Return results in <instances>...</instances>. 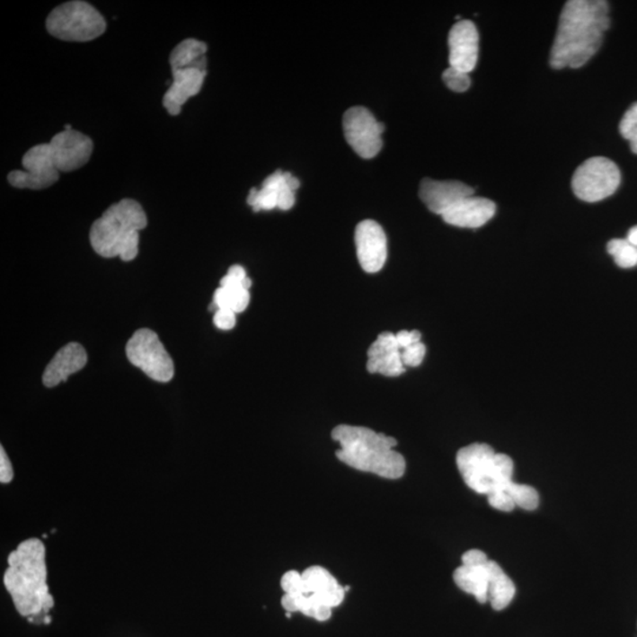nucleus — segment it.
<instances>
[{
  "mask_svg": "<svg viewBox=\"0 0 637 637\" xmlns=\"http://www.w3.org/2000/svg\"><path fill=\"white\" fill-rule=\"evenodd\" d=\"M609 26V4L605 0L565 3L550 54V66L555 70L583 66L597 55Z\"/></svg>",
  "mask_w": 637,
  "mask_h": 637,
  "instance_id": "1",
  "label": "nucleus"
},
{
  "mask_svg": "<svg viewBox=\"0 0 637 637\" xmlns=\"http://www.w3.org/2000/svg\"><path fill=\"white\" fill-rule=\"evenodd\" d=\"M93 143L76 130H63L49 143L32 146L22 156V171L11 172L7 181L21 190H45L59 180L60 173L77 171L88 164Z\"/></svg>",
  "mask_w": 637,
  "mask_h": 637,
  "instance_id": "2",
  "label": "nucleus"
},
{
  "mask_svg": "<svg viewBox=\"0 0 637 637\" xmlns=\"http://www.w3.org/2000/svg\"><path fill=\"white\" fill-rule=\"evenodd\" d=\"M9 568L4 574V584L22 616L35 621L54 608V597L47 584L45 546L39 538L22 542L7 559Z\"/></svg>",
  "mask_w": 637,
  "mask_h": 637,
  "instance_id": "3",
  "label": "nucleus"
},
{
  "mask_svg": "<svg viewBox=\"0 0 637 637\" xmlns=\"http://www.w3.org/2000/svg\"><path fill=\"white\" fill-rule=\"evenodd\" d=\"M332 438L341 444L335 456L346 465L387 480L404 476L405 458L394 450L397 440L392 437L363 426L339 425Z\"/></svg>",
  "mask_w": 637,
  "mask_h": 637,
  "instance_id": "4",
  "label": "nucleus"
},
{
  "mask_svg": "<svg viewBox=\"0 0 637 637\" xmlns=\"http://www.w3.org/2000/svg\"><path fill=\"white\" fill-rule=\"evenodd\" d=\"M148 226L142 206L124 199L109 207L90 228V243L102 258L133 261L138 255L139 232Z\"/></svg>",
  "mask_w": 637,
  "mask_h": 637,
  "instance_id": "5",
  "label": "nucleus"
},
{
  "mask_svg": "<svg viewBox=\"0 0 637 637\" xmlns=\"http://www.w3.org/2000/svg\"><path fill=\"white\" fill-rule=\"evenodd\" d=\"M456 461L465 484L482 495L504 490L512 482L514 462L507 455L497 454L488 444L474 443L461 448Z\"/></svg>",
  "mask_w": 637,
  "mask_h": 637,
  "instance_id": "6",
  "label": "nucleus"
},
{
  "mask_svg": "<svg viewBox=\"0 0 637 637\" xmlns=\"http://www.w3.org/2000/svg\"><path fill=\"white\" fill-rule=\"evenodd\" d=\"M47 30L58 40L90 41L103 35L107 22L92 4L73 0L51 11L47 18Z\"/></svg>",
  "mask_w": 637,
  "mask_h": 637,
  "instance_id": "7",
  "label": "nucleus"
},
{
  "mask_svg": "<svg viewBox=\"0 0 637 637\" xmlns=\"http://www.w3.org/2000/svg\"><path fill=\"white\" fill-rule=\"evenodd\" d=\"M126 352L128 360L134 367L141 368L155 382H171L175 375V365L171 354L152 330L136 331L127 342Z\"/></svg>",
  "mask_w": 637,
  "mask_h": 637,
  "instance_id": "8",
  "label": "nucleus"
},
{
  "mask_svg": "<svg viewBox=\"0 0 637 637\" xmlns=\"http://www.w3.org/2000/svg\"><path fill=\"white\" fill-rule=\"evenodd\" d=\"M621 183V172L612 160L593 157L579 165L572 176L574 194L584 202L602 201L615 194Z\"/></svg>",
  "mask_w": 637,
  "mask_h": 637,
  "instance_id": "9",
  "label": "nucleus"
},
{
  "mask_svg": "<svg viewBox=\"0 0 637 637\" xmlns=\"http://www.w3.org/2000/svg\"><path fill=\"white\" fill-rule=\"evenodd\" d=\"M346 141L363 158H373L383 146L382 135L385 126L364 107H353L345 112L342 120Z\"/></svg>",
  "mask_w": 637,
  "mask_h": 637,
  "instance_id": "10",
  "label": "nucleus"
},
{
  "mask_svg": "<svg viewBox=\"0 0 637 637\" xmlns=\"http://www.w3.org/2000/svg\"><path fill=\"white\" fill-rule=\"evenodd\" d=\"M354 239L361 269L367 273L382 270L387 259V239L382 226L372 220L361 221Z\"/></svg>",
  "mask_w": 637,
  "mask_h": 637,
  "instance_id": "11",
  "label": "nucleus"
},
{
  "mask_svg": "<svg viewBox=\"0 0 637 637\" xmlns=\"http://www.w3.org/2000/svg\"><path fill=\"white\" fill-rule=\"evenodd\" d=\"M448 49L450 66L470 74L477 66L480 52V35L476 25L470 21L456 22L448 33Z\"/></svg>",
  "mask_w": 637,
  "mask_h": 637,
  "instance_id": "12",
  "label": "nucleus"
},
{
  "mask_svg": "<svg viewBox=\"0 0 637 637\" xmlns=\"http://www.w3.org/2000/svg\"><path fill=\"white\" fill-rule=\"evenodd\" d=\"M474 190L459 181H421L420 196L429 212L444 215L462 199L473 196Z\"/></svg>",
  "mask_w": 637,
  "mask_h": 637,
  "instance_id": "13",
  "label": "nucleus"
},
{
  "mask_svg": "<svg viewBox=\"0 0 637 637\" xmlns=\"http://www.w3.org/2000/svg\"><path fill=\"white\" fill-rule=\"evenodd\" d=\"M367 371L386 376H398L405 372L395 334L384 332L367 350Z\"/></svg>",
  "mask_w": 637,
  "mask_h": 637,
  "instance_id": "14",
  "label": "nucleus"
},
{
  "mask_svg": "<svg viewBox=\"0 0 637 637\" xmlns=\"http://www.w3.org/2000/svg\"><path fill=\"white\" fill-rule=\"evenodd\" d=\"M172 73L173 82L168 92L164 93V107L167 109L169 115L177 116L181 114L188 100L201 92L207 71L188 67Z\"/></svg>",
  "mask_w": 637,
  "mask_h": 637,
  "instance_id": "15",
  "label": "nucleus"
},
{
  "mask_svg": "<svg viewBox=\"0 0 637 637\" xmlns=\"http://www.w3.org/2000/svg\"><path fill=\"white\" fill-rule=\"evenodd\" d=\"M496 213L495 202L484 198H469L462 199L450 210L442 215L447 225L459 228H480L488 224Z\"/></svg>",
  "mask_w": 637,
  "mask_h": 637,
  "instance_id": "16",
  "label": "nucleus"
},
{
  "mask_svg": "<svg viewBox=\"0 0 637 637\" xmlns=\"http://www.w3.org/2000/svg\"><path fill=\"white\" fill-rule=\"evenodd\" d=\"M88 363V354L77 342H71L60 349L52 358L43 375V384L47 387H55L66 382L74 373L81 371Z\"/></svg>",
  "mask_w": 637,
  "mask_h": 637,
  "instance_id": "17",
  "label": "nucleus"
},
{
  "mask_svg": "<svg viewBox=\"0 0 637 637\" xmlns=\"http://www.w3.org/2000/svg\"><path fill=\"white\" fill-rule=\"evenodd\" d=\"M304 594L312 595L333 609L344 601L346 591L325 568L313 565L303 572Z\"/></svg>",
  "mask_w": 637,
  "mask_h": 637,
  "instance_id": "18",
  "label": "nucleus"
},
{
  "mask_svg": "<svg viewBox=\"0 0 637 637\" xmlns=\"http://www.w3.org/2000/svg\"><path fill=\"white\" fill-rule=\"evenodd\" d=\"M489 572L488 601L495 610H504L515 597L516 587L512 579L505 574L502 567L495 561L486 564Z\"/></svg>",
  "mask_w": 637,
  "mask_h": 637,
  "instance_id": "19",
  "label": "nucleus"
},
{
  "mask_svg": "<svg viewBox=\"0 0 637 637\" xmlns=\"http://www.w3.org/2000/svg\"><path fill=\"white\" fill-rule=\"evenodd\" d=\"M207 44L205 41L188 39L181 41L173 49L169 63L172 71L196 67L207 71Z\"/></svg>",
  "mask_w": 637,
  "mask_h": 637,
  "instance_id": "20",
  "label": "nucleus"
},
{
  "mask_svg": "<svg viewBox=\"0 0 637 637\" xmlns=\"http://www.w3.org/2000/svg\"><path fill=\"white\" fill-rule=\"evenodd\" d=\"M486 564L481 567L462 564L454 572V580L457 587L465 593L473 595L480 603L488 602L489 572Z\"/></svg>",
  "mask_w": 637,
  "mask_h": 637,
  "instance_id": "21",
  "label": "nucleus"
},
{
  "mask_svg": "<svg viewBox=\"0 0 637 637\" xmlns=\"http://www.w3.org/2000/svg\"><path fill=\"white\" fill-rule=\"evenodd\" d=\"M251 301L250 289L244 286H231V288H218L215 290L213 303L217 309H231L234 313L243 312Z\"/></svg>",
  "mask_w": 637,
  "mask_h": 637,
  "instance_id": "22",
  "label": "nucleus"
},
{
  "mask_svg": "<svg viewBox=\"0 0 637 637\" xmlns=\"http://www.w3.org/2000/svg\"><path fill=\"white\" fill-rule=\"evenodd\" d=\"M606 251L613 256L620 269H634L637 266V248L633 246L627 239L609 241Z\"/></svg>",
  "mask_w": 637,
  "mask_h": 637,
  "instance_id": "23",
  "label": "nucleus"
},
{
  "mask_svg": "<svg viewBox=\"0 0 637 637\" xmlns=\"http://www.w3.org/2000/svg\"><path fill=\"white\" fill-rule=\"evenodd\" d=\"M504 490L514 500L516 507L522 508L524 510L533 511L540 505V495L533 486L516 484L511 482Z\"/></svg>",
  "mask_w": 637,
  "mask_h": 637,
  "instance_id": "24",
  "label": "nucleus"
},
{
  "mask_svg": "<svg viewBox=\"0 0 637 637\" xmlns=\"http://www.w3.org/2000/svg\"><path fill=\"white\" fill-rule=\"evenodd\" d=\"M263 183L270 184L275 188L278 193V208L281 210H289L296 203V191L289 187L288 180H286L285 172L277 171L273 174L267 177Z\"/></svg>",
  "mask_w": 637,
  "mask_h": 637,
  "instance_id": "25",
  "label": "nucleus"
},
{
  "mask_svg": "<svg viewBox=\"0 0 637 637\" xmlns=\"http://www.w3.org/2000/svg\"><path fill=\"white\" fill-rule=\"evenodd\" d=\"M278 193L270 184L262 183L260 190L252 188L248 194L247 203L254 210V212H261V210H271L278 208Z\"/></svg>",
  "mask_w": 637,
  "mask_h": 637,
  "instance_id": "26",
  "label": "nucleus"
},
{
  "mask_svg": "<svg viewBox=\"0 0 637 637\" xmlns=\"http://www.w3.org/2000/svg\"><path fill=\"white\" fill-rule=\"evenodd\" d=\"M622 137L631 143L632 152L637 155V102L625 112L620 123Z\"/></svg>",
  "mask_w": 637,
  "mask_h": 637,
  "instance_id": "27",
  "label": "nucleus"
},
{
  "mask_svg": "<svg viewBox=\"0 0 637 637\" xmlns=\"http://www.w3.org/2000/svg\"><path fill=\"white\" fill-rule=\"evenodd\" d=\"M443 81L445 85L455 93H465L471 86L469 74L463 73V71L451 66H448L444 71Z\"/></svg>",
  "mask_w": 637,
  "mask_h": 637,
  "instance_id": "28",
  "label": "nucleus"
},
{
  "mask_svg": "<svg viewBox=\"0 0 637 637\" xmlns=\"http://www.w3.org/2000/svg\"><path fill=\"white\" fill-rule=\"evenodd\" d=\"M426 354V346L423 342H417L402 349V360L404 367H417L423 363Z\"/></svg>",
  "mask_w": 637,
  "mask_h": 637,
  "instance_id": "29",
  "label": "nucleus"
},
{
  "mask_svg": "<svg viewBox=\"0 0 637 637\" xmlns=\"http://www.w3.org/2000/svg\"><path fill=\"white\" fill-rule=\"evenodd\" d=\"M488 502L497 510L509 512L514 510L516 504L505 490H495L488 495Z\"/></svg>",
  "mask_w": 637,
  "mask_h": 637,
  "instance_id": "30",
  "label": "nucleus"
},
{
  "mask_svg": "<svg viewBox=\"0 0 637 637\" xmlns=\"http://www.w3.org/2000/svg\"><path fill=\"white\" fill-rule=\"evenodd\" d=\"M214 323L217 329L229 331L234 329L236 323V313L231 309H217L214 313Z\"/></svg>",
  "mask_w": 637,
  "mask_h": 637,
  "instance_id": "31",
  "label": "nucleus"
},
{
  "mask_svg": "<svg viewBox=\"0 0 637 637\" xmlns=\"http://www.w3.org/2000/svg\"><path fill=\"white\" fill-rule=\"evenodd\" d=\"M488 561L486 553L478 549L469 550L462 556V563L469 565V567H481V565L488 563Z\"/></svg>",
  "mask_w": 637,
  "mask_h": 637,
  "instance_id": "32",
  "label": "nucleus"
},
{
  "mask_svg": "<svg viewBox=\"0 0 637 637\" xmlns=\"http://www.w3.org/2000/svg\"><path fill=\"white\" fill-rule=\"evenodd\" d=\"M399 349H404L409 346L417 344L421 341V333L420 331H401L395 334Z\"/></svg>",
  "mask_w": 637,
  "mask_h": 637,
  "instance_id": "33",
  "label": "nucleus"
},
{
  "mask_svg": "<svg viewBox=\"0 0 637 637\" xmlns=\"http://www.w3.org/2000/svg\"><path fill=\"white\" fill-rule=\"evenodd\" d=\"M13 478V469L11 465L9 457H7L4 447H0V482L3 484L10 483Z\"/></svg>",
  "mask_w": 637,
  "mask_h": 637,
  "instance_id": "34",
  "label": "nucleus"
},
{
  "mask_svg": "<svg viewBox=\"0 0 637 637\" xmlns=\"http://www.w3.org/2000/svg\"><path fill=\"white\" fill-rule=\"evenodd\" d=\"M286 175V180H288V182L289 184V187L292 188L294 191L297 190V188L300 187V182L299 180L296 179V177H294L290 173H285Z\"/></svg>",
  "mask_w": 637,
  "mask_h": 637,
  "instance_id": "35",
  "label": "nucleus"
},
{
  "mask_svg": "<svg viewBox=\"0 0 637 637\" xmlns=\"http://www.w3.org/2000/svg\"><path fill=\"white\" fill-rule=\"evenodd\" d=\"M627 240L637 248V226L629 231Z\"/></svg>",
  "mask_w": 637,
  "mask_h": 637,
  "instance_id": "36",
  "label": "nucleus"
},
{
  "mask_svg": "<svg viewBox=\"0 0 637 637\" xmlns=\"http://www.w3.org/2000/svg\"><path fill=\"white\" fill-rule=\"evenodd\" d=\"M50 622H51V617L49 616V615H45V617H44V624H50Z\"/></svg>",
  "mask_w": 637,
  "mask_h": 637,
  "instance_id": "37",
  "label": "nucleus"
}]
</instances>
